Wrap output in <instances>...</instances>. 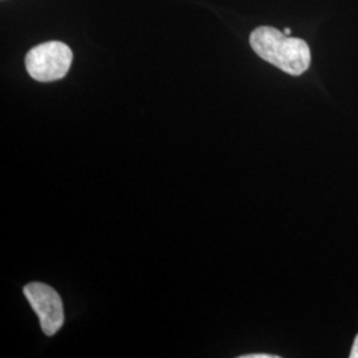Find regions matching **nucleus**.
I'll list each match as a JSON object with an SVG mask.
<instances>
[{
	"instance_id": "7ed1b4c3",
	"label": "nucleus",
	"mask_w": 358,
	"mask_h": 358,
	"mask_svg": "<svg viewBox=\"0 0 358 358\" xmlns=\"http://www.w3.org/2000/svg\"><path fill=\"white\" fill-rule=\"evenodd\" d=\"M23 292L38 316L43 332L53 336L64 324V308L59 294L47 284L31 282Z\"/></svg>"
},
{
	"instance_id": "423d86ee",
	"label": "nucleus",
	"mask_w": 358,
	"mask_h": 358,
	"mask_svg": "<svg viewBox=\"0 0 358 358\" xmlns=\"http://www.w3.org/2000/svg\"><path fill=\"white\" fill-rule=\"evenodd\" d=\"M284 34L289 36V35H291V29H289V28H285V29H284Z\"/></svg>"
},
{
	"instance_id": "f03ea898",
	"label": "nucleus",
	"mask_w": 358,
	"mask_h": 358,
	"mask_svg": "<svg viewBox=\"0 0 358 358\" xmlns=\"http://www.w3.org/2000/svg\"><path fill=\"white\" fill-rule=\"evenodd\" d=\"M73 60L72 50L62 41H47L27 53V72L40 83L65 77Z\"/></svg>"
},
{
	"instance_id": "39448f33",
	"label": "nucleus",
	"mask_w": 358,
	"mask_h": 358,
	"mask_svg": "<svg viewBox=\"0 0 358 358\" xmlns=\"http://www.w3.org/2000/svg\"><path fill=\"white\" fill-rule=\"evenodd\" d=\"M241 358H279V356H273V355H247V356H242Z\"/></svg>"
},
{
	"instance_id": "f257e3e1",
	"label": "nucleus",
	"mask_w": 358,
	"mask_h": 358,
	"mask_svg": "<svg viewBox=\"0 0 358 358\" xmlns=\"http://www.w3.org/2000/svg\"><path fill=\"white\" fill-rule=\"evenodd\" d=\"M250 44L259 57L291 76H300L310 65V50L301 38H289L273 27L252 31Z\"/></svg>"
},
{
	"instance_id": "20e7f679",
	"label": "nucleus",
	"mask_w": 358,
	"mask_h": 358,
	"mask_svg": "<svg viewBox=\"0 0 358 358\" xmlns=\"http://www.w3.org/2000/svg\"><path fill=\"white\" fill-rule=\"evenodd\" d=\"M349 357L358 358V334L356 336V338H355V343H353V346H352Z\"/></svg>"
}]
</instances>
